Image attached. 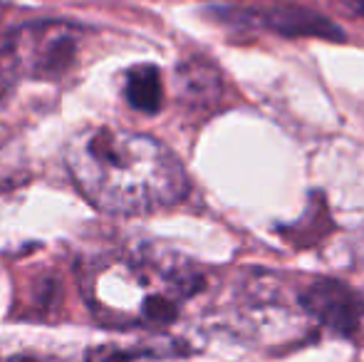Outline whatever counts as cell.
<instances>
[{"instance_id":"3957f363","label":"cell","mask_w":364,"mask_h":362,"mask_svg":"<svg viewBox=\"0 0 364 362\" xmlns=\"http://www.w3.org/2000/svg\"><path fill=\"white\" fill-rule=\"evenodd\" d=\"M82 30L65 20H35L5 38L0 63L23 80H60L75 68Z\"/></svg>"},{"instance_id":"30bf717a","label":"cell","mask_w":364,"mask_h":362,"mask_svg":"<svg viewBox=\"0 0 364 362\" xmlns=\"http://www.w3.org/2000/svg\"><path fill=\"white\" fill-rule=\"evenodd\" d=\"M357 5H360V8L364 10V0H357Z\"/></svg>"},{"instance_id":"ba28073f","label":"cell","mask_w":364,"mask_h":362,"mask_svg":"<svg viewBox=\"0 0 364 362\" xmlns=\"http://www.w3.org/2000/svg\"><path fill=\"white\" fill-rule=\"evenodd\" d=\"M8 151H10L8 147L0 142V183H10V181H13L15 169H18V166H15V159L8 154Z\"/></svg>"},{"instance_id":"277c9868","label":"cell","mask_w":364,"mask_h":362,"mask_svg":"<svg viewBox=\"0 0 364 362\" xmlns=\"http://www.w3.org/2000/svg\"><path fill=\"white\" fill-rule=\"evenodd\" d=\"M300 308L320 328L350 338L362 325V298L335 278H315L300 290Z\"/></svg>"},{"instance_id":"52a82bcc","label":"cell","mask_w":364,"mask_h":362,"mask_svg":"<svg viewBox=\"0 0 364 362\" xmlns=\"http://www.w3.org/2000/svg\"><path fill=\"white\" fill-rule=\"evenodd\" d=\"M178 85L181 92L191 100H211L220 92V78L213 65L206 60H191L178 70Z\"/></svg>"},{"instance_id":"7a4b0ae2","label":"cell","mask_w":364,"mask_h":362,"mask_svg":"<svg viewBox=\"0 0 364 362\" xmlns=\"http://www.w3.org/2000/svg\"><path fill=\"white\" fill-rule=\"evenodd\" d=\"M203 290V275L173 253L154 248L107 253L82 273V293L109 328L171 325Z\"/></svg>"},{"instance_id":"5b68a950","label":"cell","mask_w":364,"mask_h":362,"mask_svg":"<svg viewBox=\"0 0 364 362\" xmlns=\"http://www.w3.org/2000/svg\"><path fill=\"white\" fill-rule=\"evenodd\" d=\"M260 25L270 28L280 35H312V38H327V40H342L345 33L325 15H315L310 10L300 8H275V10H260L258 13Z\"/></svg>"},{"instance_id":"6da1fadb","label":"cell","mask_w":364,"mask_h":362,"mask_svg":"<svg viewBox=\"0 0 364 362\" xmlns=\"http://www.w3.org/2000/svg\"><path fill=\"white\" fill-rule=\"evenodd\" d=\"M68 169L92 206L117 216L168 208L188 188L173 151L151 137L117 127H90L73 137Z\"/></svg>"},{"instance_id":"8992f818","label":"cell","mask_w":364,"mask_h":362,"mask_svg":"<svg viewBox=\"0 0 364 362\" xmlns=\"http://www.w3.org/2000/svg\"><path fill=\"white\" fill-rule=\"evenodd\" d=\"M124 97L129 107L144 115H156L164 105V82L156 65H136L127 73Z\"/></svg>"},{"instance_id":"9c48e42d","label":"cell","mask_w":364,"mask_h":362,"mask_svg":"<svg viewBox=\"0 0 364 362\" xmlns=\"http://www.w3.org/2000/svg\"><path fill=\"white\" fill-rule=\"evenodd\" d=\"M0 362H35V360L23 358V355H0Z\"/></svg>"}]
</instances>
